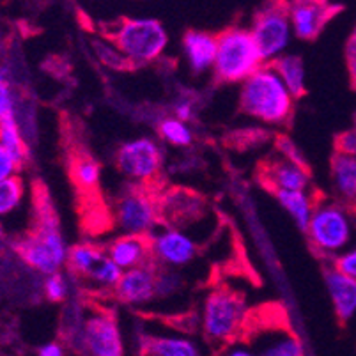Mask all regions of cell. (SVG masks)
<instances>
[{
    "label": "cell",
    "instance_id": "cell-6",
    "mask_svg": "<svg viewBox=\"0 0 356 356\" xmlns=\"http://www.w3.org/2000/svg\"><path fill=\"white\" fill-rule=\"evenodd\" d=\"M264 63L247 27L234 25L216 35V57L211 71L216 82L241 86Z\"/></svg>",
    "mask_w": 356,
    "mask_h": 356
},
{
    "label": "cell",
    "instance_id": "cell-15",
    "mask_svg": "<svg viewBox=\"0 0 356 356\" xmlns=\"http://www.w3.org/2000/svg\"><path fill=\"white\" fill-rule=\"evenodd\" d=\"M156 273L158 266L154 262L122 271L121 280L112 294L119 303L126 307H135V309L151 307L156 291Z\"/></svg>",
    "mask_w": 356,
    "mask_h": 356
},
{
    "label": "cell",
    "instance_id": "cell-34",
    "mask_svg": "<svg viewBox=\"0 0 356 356\" xmlns=\"http://www.w3.org/2000/svg\"><path fill=\"white\" fill-rule=\"evenodd\" d=\"M332 266H335L341 273L348 275V277L355 278L356 280V243L349 250L341 254L333 262H330Z\"/></svg>",
    "mask_w": 356,
    "mask_h": 356
},
{
    "label": "cell",
    "instance_id": "cell-23",
    "mask_svg": "<svg viewBox=\"0 0 356 356\" xmlns=\"http://www.w3.org/2000/svg\"><path fill=\"white\" fill-rule=\"evenodd\" d=\"M275 197H277V202L282 206L284 211L289 215V218L302 231H305L317 202V197L314 195L312 190H303V192H278L275 193Z\"/></svg>",
    "mask_w": 356,
    "mask_h": 356
},
{
    "label": "cell",
    "instance_id": "cell-38",
    "mask_svg": "<svg viewBox=\"0 0 356 356\" xmlns=\"http://www.w3.org/2000/svg\"><path fill=\"white\" fill-rule=\"evenodd\" d=\"M38 356H66V348L57 341L47 342L38 348Z\"/></svg>",
    "mask_w": 356,
    "mask_h": 356
},
{
    "label": "cell",
    "instance_id": "cell-9",
    "mask_svg": "<svg viewBox=\"0 0 356 356\" xmlns=\"http://www.w3.org/2000/svg\"><path fill=\"white\" fill-rule=\"evenodd\" d=\"M115 225L122 234L149 238L160 227L158 200L140 186H129L115 199Z\"/></svg>",
    "mask_w": 356,
    "mask_h": 356
},
{
    "label": "cell",
    "instance_id": "cell-1",
    "mask_svg": "<svg viewBox=\"0 0 356 356\" xmlns=\"http://www.w3.org/2000/svg\"><path fill=\"white\" fill-rule=\"evenodd\" d=\"M239 110L266 126H284L294 114L296 98L271 64L259 67L239 86Z\"/></svg>",
    "mask_w": 356,
    "mask_h": 356
},
{
    "label": "cell",
    "instance_id": "cell-19",
    "mask_svg": "<svg viewBox=\"0 0 356 356\" xmlns=\"http://www.w3.org/2000/svg\"><path fill=\"white\" fill-rule=\"evenodd\" d=\"M183 57L193 74L211 73L216 57V35L206 31H188L181 41Z\"/></svg>",
    "mask_w": 356,
    "mask_h": 356
},
{
    "label": "cell",
    "instance_id": "cell-3",
    "mask_svg": "<svg viewBox=\"0 0 356 356\" xmlns=\"http://www.w3.org/2000/svg\"><path fill=\"white\" fill-rule=\"evenodd\" d=\"M15 252L29 270L43 275V278L63 271L70 245L50 208L40 206L34 227L15 243Z\"/></svg>",
    "mask_w": 356,
    "mask_h": 356
},
{
    "label": "cell",
    "instance_id": "cell-13",
    "mask_svg": "<svg viewBox=\"0 0 356 356\" xmlns=\"http://www.w3.org/2000/svg\"><path fill=\"white\" fill-rule=\"evenodd\" d=\"M156 200L160 222L168 227L181 229L188 234H192V223L202 225V220L209 216L204 199L184 190H174Z\"/></svg>",
    "mask_w": 356,
    "mask_h": 356
},
{
    "label": "cell",
    "instance_id": "cell-18",
    "mask_svg": "<svg viewBox=\"0 0 356 356\" xmlns=\"http://www.w3.org/2000/svg\"><path fill=\"white\" fill-rule=\"evenodd\" d=\"M105 254L122 271L153 262L149 238H142V236L119 234L118 238L108 241V245L105 247Z\"/></svg>",
    "mask_w": 356,
    "mask_h": 356
},
{
    "label": "cell",
    "instance_id": "cell-10",
    "mask_svg": "<svg viewBox=\"0 0 356 356\" xmlns=\"http://www.w3.org/2000/svg\"><path fill=\"white\" fill-rule=\"evenodd\" d=\"M79 349L83 356H124L122 333L112 310L98 307L87 310Z\"/></svg>",
    "mask_w": 356,
    "mask_h": 356
},
{
    "label": "cell",
    "instance_id": "cell-24",
    "mask_svg": "<svg viewBox=\"0 0 356 356\" xmlns=\"http://www.w3.org/2000/svg\"><path fill=\"white\" fill-rule=\"evenodd\" d=\"M271 66L275 67L278 76L282 79V82L286 83V87L289 89V92L294 98H302V96L305 95L307 70L305 63H303V59L300 55L287 51V54L282 55L280 59L275 60Z\"/></svg>",
    "mask_w": 356,
    "mask_h": 356
},
{
    "label": "cell",
    "instance_id": "cell-21",
    "mask_svg": "<svg viewBox=\"0 0 356 356\" xmlns=\"http://www.w3.org/2000/svg\"><path fill=\"white\" fill-rule=\"evenodd\" d=\"M332 188L339 202L346 206H356V154H346L335 151L330 163Z\"/></svg>",
    "mask_w": 356,
    "mask_h": 356
},
{
    "label": "cell",
    "instance_id": "cell-30",
    "mask_svg": "<svg viewBox=\"0 0 356 356\" xmlns=\"http://www.w3.org/2000/svg\"><path fill=\"white\" fill-rule=\"evenodd\" d=\"M71 177L80 190L92 192L95 188H98L99 179H102V167L92 158L80 156L71 165Z\"/></svg>",
    "mask_w": 356,
    "mask_h": 356
},
{
    "label": "cell",
    "instance_id": "cell-31",
    "mask_svg": "<svg viewBox=\"0 0 356 356\" xmlns=\"http://www.w3.org/2000/svg\"><path fill=\"white\" fill-rule=\"evenodd\" d=\"M18 105H20V99L16 96L9 71L4 66H0V122L16 119Z\"/></svg>",
    "mask_w": 356,
    "mask_h": 356
},
{
    "label": "cell",
    "instance_id": "cell-33",
    "mask_svg": "<svg viewBox=\"0 0 356 356\" xmlns=\"http://www.w3.org/2000/svg\"><path fill=\"white\" fill-rule=\"evenodd\" d=\"M344 60H346V70H348L349 80L353 86L356 87V25L348 35L344 47Z\"/></svg>",
    "mask_w": 356,
    "mask_h": 356
},
{
    "label": "cell",
    "instance_id": "cell-14",
    "mask_svg": "<svg viewBox=\"0 0 356 356\" xmlns=\"http://www.w3.org/2000/svg\"><path fill=\"white\" fill-rule=\"evenodd\" d=\"M341 6L317 2V0H298L287 4L289 22L294 38L302 41H314L325 31L328 22L339 13Z\"/></svg>",
    "mask_w": 356,
    "mask_h": 356
},
{
    "label": "cell",
    "instance_id": "cell-28",
    "mask_svg": "<svg viewBox=\"0 0 356 356\" xmlns=\"http://www.w3.org/2000/svg\"><path fill=\"white\" fill-rule=\"evenodd\" d=\"M0 145L24 167L29 156L27 138H25L24 131H22L16 119L0 122Z\"/></svg>",
    "mask_w": 356,
    "mask_h": 356
},
{
    "label": "cell",
    "instance_id": "cell-4",
    "mask_svg": "<svg viewBox=\"0 0 356 356\" xmlns=\"http://www.w3.org/2000/svg\"><path fill=\"white\" fill-rule=\"evenodd\" d=\"M250 319L245 298L225 286L215 287L204 298L199 326L204 339L216 349L241 341Z\"/></svg>",
    "mask_w": 356,
    "mask_h": 356
},
{
    "label": "cell",
    "instance_id": "cell-22",
    "mask_svg": "<svg viewBox=\"0 0 356 356\" xmlns=\"http://www.w3.org/2000/svg\"><path fill=\"white\" fill-rule=\"evenodd\" d=\"M103 257H105V248L98 247V245H92V243L71 245L66 261L67 273L74 278L86 280Z\"/></svg>",
    "mask_w": 356,
    "mask_h": 356
},
{
    "label": "cell",
    "instance_id": "cell-25",
    "mask_svg": "<svg viewBox=\"0 0 356 356\" xmlns=\"http://www.w3.org/2000/svg\"><path fill=\"white\" fill-rule=\"evenodd\" d=\"M27 197V183L20 174L11 179L0 181V222H6L24 211Z\"/></svg>",
    "mask_w": 356,
    "mask_h": 356
},
{
    "label": "cell",
    "instance_id": "cell-2",
    "mask_svg": "<svg viewBox=\"0 0 356 356\" xmlns=\"http://www.w3.org/2000/svg\"><path fill=\"white\" fill-rule=\"evenodd\" d=\"M310 247L326 264L356 243V211L339 200L317 199L310 222L303 231Z\"/></svg>",
    "mask_w": 356,
    "mask_h": 356
},
{
    "label": "cell",
    "instance_id": "cell-11",
    "mask_svg": "<svg viewBox=\"0 0 356 356\" xmlns=\"http://www.w3.org/2000/svg\"><path fill=\"white\" fill-rule=\"evenodd\" d=\"M257 356H305L300 337L286 321L259 319L250 316L241 339Z\"/></svg>",
    "mask_w": 356,
    "mask_h": 356
},
{
    "label": "cell",
    "instance_id": "cell-36",
    "mask_svg": "<svg viewBox=\"0 0 356 356\" xmlns=\"http://www.w3.org/2000/svg\"><path fill=\"white\" fill-rule=\"evenodd\" d=\"M193 114H195V106H193V102L188 98H181L174 103L172 106V118L179 119L183 122H188L193 119Z\"/></svg>",
    "mask_w": 356,
    "mask_h": 356
},
{
    "label": "cell",
    "instance_id": "cell-35",
    "mask_svg": "<svg viewBox=\"0 0 356 356\" xmlns=\"http://www.w3.org/2000/svg\"><path fill=\"white\" fill-rule=\"evenodd\" d=\"M22 165L0 145V181L11 179V177L18 176Z\"/></svg>",
    "mask_w": 356,
    "mask_h": 356
},
{
    "label": "cell",
    "instance_id": "cell-17",
    "mask_svg": "<svg viewBox=\"0 0 356 356\" xmlns=\"http://www.w3.org/2000/svg\"><path fill=\"white\" fill-rule=\"evenodd\" d=\"M325 286L330 296L335 316L339 321L346 323L353 319L356 314V280L341 273L332 264L325 268Z\"/></svg>",
    "mask_w": 356,
    "mask_h": 356
},
{
    "label": "cell",
    "instance_id": "cell-27",
    "mask_svg": "<svg viewBox=\"0 0 356 356\" xmlns=\"http://www.w3.org/2000/svg\"><path fill=\"white\" fill-rule=\"evenodd\" d=\"M186 280L181 270H170V268H158L156 273V291H154V303H167L179 298L184 293Z\"/></svg>",
    "mask_w": 356,
    "mask_h": 356
},
{
    "label": "cell",
    "instance_id": "cell-29",
    "mask_svg": "<svg viewBox=\"0 0 356 356\" xmlns=\"http://www.w3.org/2000/svg\"><path fill=\"white\" fill-rule=\"evenodd\" d=\"M122 277V270L118 268L114 262L110 261L108 257H105L99 261L98 266L92 270V273L83 280L87 286L90 287L96 293H114V289L118 287L119 280Z\"/></svg>",
    "mask_w": 356,
    "mask_h": 356
},
{
    "label": "cell",
    "instance_id": "cell-5",
    "mask_svg": "<svg viewBox=\"0 0 356 356\" xmlns=\"http://www.w3.org/2000/svg\"><path fill=\"white\" fill-rule=\"evenodd\" d=\"M108 40L115 44L128 66H151L163 57L170 38L161 22L154 18H122L108 31Z\"/></svg>",
    "mask_w": 356,
    "mask_h": 356
},
{
    "label": "cell",
    "instance_id": "cell-39",
    "mask_svg": "<svg viewBox=\"0 0 356 356\" xmlns=\"http://www.w3.org/2000/svg\"><path fill=\"white\" fill-rule=\"evenodd\" d=\"M353 134H355V138H356V126H355V128H353Z\"/></svg>",
    "mask_w": 356,
    "mask_h": 356
},
{
    "label": "cell",
    "instance_id": "cell-26",
    "mask_svg": "<svg viewBox=\"0 0 356 356\" xmlns=\"http://www.w3.org/2000/svg\"><path fill=\"white\" fill-rule=\"evenodd\" d=\"M158 138L165 144L172 145V147H188L193 144L195 137H193V129L188 122H183L179 119L167 115V118L160 119L156 124Z\"/></svg>",
    "mask_w": 356,
    "mask_h": 356
},
{
    "label": "cell",
    "instance_id": "cell-40",
    "mask_svg": "<svg viewBox=\"0 0 356 356\" xmlns=\"http://www.w3.org/2000/svg\"><path fill=\"white\" fill-rule=\"evenodd\" d=\"M0 275H2V264H0Z\"/></svg>",
    "mask_w": 356,
    "mask_h": 356
},
{
    "label": "cell",
    "instance_id": "cell-37",
    "mask_svg": "<svg viewBox=\"0 0 356 356\" xmlns=\"http://www.w3.org/2000/svg\"><path fill=\"white\" fill-rule=\"evenodd\" d=\"M215 356H257L248 344H245L243 341L232 342L229 346H223L218 351L215 353Z\"/></svg>",
    "mask_w": 356,
    "mask_h": 356
},
{
    "label": "cell",
    "instance_id": "cell-7",
    "mask_svg": "<svg viewBox=\"0 0 356 356\" xmlns=\"http://www.w3.org/2000/svg\"><path fill=\"white\" fill-rule=\"evenodd\" d=\"M115 168L131 186L151 184L163 167V149L158 138L135 137L122 142L115 151Z\"/></svg>",
    "mask_w": 356,
    "mask_h": 356
},
{
    "label": "cell",
    "instance_id": "cell-8",
    "mask_svg": "<svg viewBox=\"0 0 356 356\" xmlns=\"http://www.w3.org/2000/svg\"><path fill=\"white\" fill-rule=\"evenodd\" d=\"M259 55L264 64H273L289 50L293 40V27L289 22L287 4H266L255 13L248 27Z\"/></svg>",
    "mask_w": 356,
    "mask_h": 356
},
{
    "label": "cell",
    "instance_id": "cell-12",
    "mask_svg": "<svg viewBox=\"0 0 356 356\" xmlns=\"http://www.w3.org/2000/svg\"><path fill=\"white\" fill-rule=\"evenodd\" d=\"M151 261L158 268L183 270L188 268L199 255V241L188 232L168 225H160L149 236Z\"/></svg>",
    "mask_w": 356,
    "mask_h": 356
},
{
    "label": "cell",
    "instance_id": "cell-32",
    "mask_svg": "<svg viewBox=\"0 0 356 356\" xmlns=\"http://www.w3.org/2000/svg\"><path fill=\"white\" fill-rule=\"evenodd\" d=\"M71 286L73 282L70 280V273L64 275L59 271L43 278V294L48 302L64 303L71 298Z\"/></svg>",
    "mask_w": 356,
    "mask_h": 356
},
{
    "label": "cell",
    "instance_id": "cell-20",
    "mask_svg": "<svg viewBox=\"0 0 356 356\" xmlns=\"http://www.w3.org/2000/svg\"><path fill=\"white\" fill-rule=\"evenodd\" d=\"M140 356H204L193 339L181 333H151L142 339Z\"/></svg>",
    "mask_w": 356,
    "mask_h": 356
},
{
    "label": "cell",
    "instance_id": "cell-16",
    "mask_svg": "<svg viewBox=\"0 0 356 356\" xmlns=\"http://www.w3.org/2000/svg\"><path fill=\"white\" fill-rule=\"evenodd\" d=\"M262 183L275 193L278 192H303L312 188L310 174L303 161L291 158L273 156L262 167Z\"/></svg>",
    "mask_w": 356,
    "mask_h": 356
}]
</instances>
